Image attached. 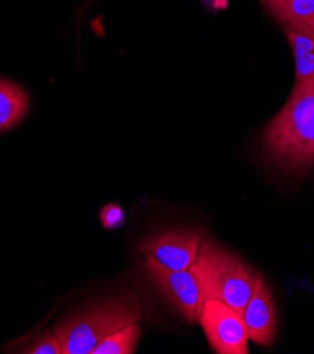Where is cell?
I'll return each mask as SVG.
<instances>
[{"label":"cell","mask_w":314,"mask_h":354,"mask_svg":"<svg viewBox=\"0 0 314 354\" xmlns=\"http://www.w3.org/2000/svg\"><path fill=\"white\" fill-rule=\"evenodd\" d=\"M28 111V97L24 89L6 80H0V131L19 124Z\"/></svg>","instance_id":"cell-9"},{"label":"cell","mask_w":314,"mask_h":354,"mask_svg":"<svg viewBox=\"0 0 314 354\" xmlns=\"http://www.w3.org/2000/svg\"><path fill=\"white\" fill-rule=\"evenodd\" d=\"M191 268L200 278L205 301L218 299L243 315L258 272L211 239H204Z\"/></svg>","instance_id":"cell-3"},{"label":"cell","mask_w":314,"mask_h":354,"mask_svg":"<svg viewBox=\"0 0 314 354\" xmlns=\"http://www.w3.org/2000/svg\"><path fill=\"white\" fill-rule=\"evenodd\" d=\"M265 6L284 28L314 40V0H266Z\"/></svg>","instance_id":"cell-8"},{"label":"cell","mask_w":314,"mask_h":354,"mask_svg":"<svg viewBox=\"0 0 314 354\" xmlns=\"http://www.w3.org/2000/svg\"><path fill=\"white\" fill-rule=\"evenodd\" d=\"M99 221L105 229H118L125 223V212L119 203H107L99 212Z\"/></svg>","instance_id":"cell-13"},{"label":"cell","mask_w":314,"mask_h":354,"mask_svg":"<svg viewBox=\"0 0 314 354\" xmlns=\"http://www.w3.org/2000/svg\"><path fill=\"white\" fill-rule=\"evenodd\" d=\"M242 317L245 321L250 340L261 346H270L273 343L277 330L276 309L272 292L259 272L256 274L255 287Z\"/></svg>","instance_id":"cell-7"},{"label":"cell","mask_w":314,"mask_h":354,"mask_svg":"<svg viewBox=\"0 0 314 354\" xmlns=\"http://www.w3.org/2000/svg\"><path fill=\"white\" fill-rule=\"evenodd\" d=\"M198 322L211 348L218 354H247L248 329L243 317L218 299H207Z\"/></svg>","instance_id":"cell-5"},{"label":"cell","mask_w":314,"mask_h":354,"mask_svg":"<svg viewBox=\"0 0 314 354\" xmlns=\"http://www.w3.org/2000/svg\"><path fill=\"white\" fill-rule=\"evenodd\" d=\"M139 336H141V325L136 322L102 339L91 354H132L134 353Z\"/></svg>","instance_id":"cell-11"},{"label":"cell","mask_w":314,"mask_h":354,"mask_svg":"<svg viewBox=\"0 0 314 354\" xmlns=\"http://www.w3.org/2000/svg\"><path fill=\"white\" fill-rule=\"evenodd\" d=\"M261 2L265 5V3H266V0H261Z\"/></svg>","instance_id":"cell-15"},{"label":"cell","mask_w":314,"mask_h":354,"mask_svg":"<svg viewBox=\"0 0 314 354\" xmlns=\"http://www.w3.org/2000/svg\"><path fill=\"white\" fill-rule=\"evenodd\" d=\"M202 3L209 6L213 10H223L228 6L227 0H202Z\"/></svg>","instance_id":"cell-14"},{"label":"cell","mask_w":314,"mask_h":354,"mask_svg":"<svg viewBox=\"0 0 314 354\" xmlns=\"http://www.w3.org/2000/svg\"><path fill=\"white\" fill-rule=\"evenodd\" d=\"M285 34L295 57V84H297L314 75V40L288 28H285Z\"/></svg>","instance_id":"cell-10"},{"label":"cell","mask_w":314,"mask_h":354,"mask_svg":"<svg viewBox=\"0 0 314 354\" xmlns=\"http://www.w3.org/2000/svg\"><path fill=\"white\" fill-rule=\"evenodd\" d=\"M263 150L286 168L314 165V75L295 84L289 100L265 129Z\"/></svg>","instance_id":"cell-1"},{"label":"cell","mask_w":314,"mask_h":354,"mask_svg":"<svg viewBox=\"0 0 314 354\" xmlns=\"http://www.w3.org/2000/svg\"><path fill=\"white\" fill-rule=\"evenodd\" d=\"M141 319V306L133 295L102 301L85 308L55 326L62 354H91L111 333Z\"/></svg>","instance_id":"cell-2"},{"label":"cell","mask_w":314,"mask_h":354,"mask_svg":"<svg viewBox=\"0 0 314 354\" xmlns=\"http://www.w3.org/2000/svg\"><path fill=\"white\" fill-rule=\"evenodd\" d=\"M143 267L173 308L189 324H197L205 299L200 278L194 270H168L150 256H146Z\"/></svg>","instance_id":"cell-4"},{"label":"cell","mask_w":314,"mask_h":354,"mask_svg":"<svg viewBox=\"0 0 314 354\" xmlns=\"http://www.w3.org/2000/svg\"><path fill=\"white\" fill-rule=\"evenodd\" d=\"M21 353L27 354H62L61 343L54 330H49L46 333L34 337L33 342L21 350Z\"/></svg>","instance_id":"cell-12"},{"label":"cell","mask_w":314,"mask_h":354,"mask_svg":"<svg viewBox=\"0 0 314 354\" xmlns=\"http://www.w3.org/2000/svg\"><path fill=\"white\" fill-rule=\"evenodd\" d=\"M201 230H171L146 237L139 252L168 270H189L197 261L204 241Z\"/></svg>","instance_id":"cell-6"}]
</instances>
